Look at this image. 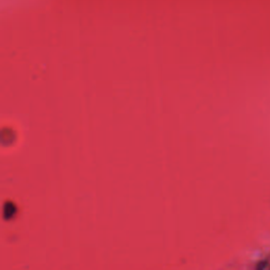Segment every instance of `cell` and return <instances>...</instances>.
<instances>
[{"mask_svg":"<svg viewBox=\"0 0 270 270\" xmlns=\"http://www.w3.org/2000/svg\"><path fill=\"white\" fill-rule=\"evenodd\" d=\"M16 214V206L12 202H6L4 206V218L6 220L12 218Z\"/></svg>","mask_w":270,"mask_h":270,"instance_id":"obj_1","label":"cell"}]
</instances>
